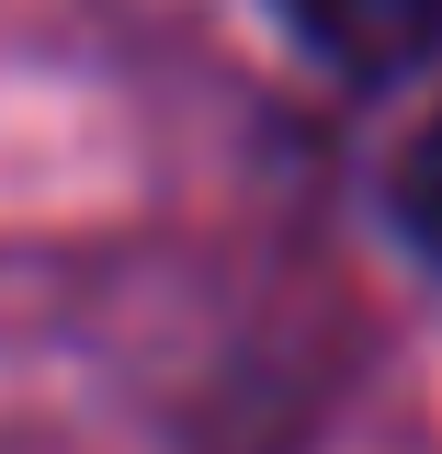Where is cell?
Listing matches in <instances>:
<instances>
[{
	"label": "cell",
	"instance_id": "obj_1",
	"mask_svg": "<svg viewBox=\"0 0 442 454\" xmlns=\"http://www.w3.org/2000/svg\"><path fill=\"white\" fill-rule=\"evenodd\" d=\"M273 12L340 80H420L442 57V0H273Z\"/></svg>",
	"mask_w": 442,
	"mask_h": 454
},
{
	"label": "cell",
	"instance_id": "obj_2",
	"mask_svg": "<svg viewBox=\"0 0 442 454\" xmlns=\"http://www.w3.org/2000/svg\"><path fill=\"white\" fill-rule=\"evenodd\" d=\"M386 216H397V239H408V250H420V262L442 273V114L420 125V137H408V148H397Z\"/></svg>",
	"mask_w": 442,
	"mask_h": 454
}]
</instances>
